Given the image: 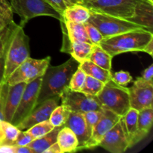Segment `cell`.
I'll return each instance as SVG.
<instances>
[{
	"label": "cell",
	"instance_id": "8",
	"mask_svg": "<svg viewBox=\"0 0 153 153\" xmlns=\"http://www.w3.org/2000/svg\"><path fill=\"white\" fill-rule=\"evenodd\" d=\"M51 57L43 59L28 58L11 73L6 83L8 85L25 82L30 83L44 74L46 68L50 64Z\"/></svg>",
	"mask_w": 153,
	"mask_h": 153
},
{
	"label": "cell",
	"instance_id": "21",
	"mask_svg": "<svg viewBox=\"0 0 153 153\" xmlns=\"http://www.w3.org/2000/svg\"><path fill=\"white\" fill-rule=\"evenodd\" d=\"M57 142L61 148V153L77 151L79 142L76 134L68 127L63 126L58 132Z\"/></svg>",
	"mask_w": 153,
	"mask_h": 153
},
{
	"label": "cell",
	"instance_id": "22",
	"mask_svg": "<svg viewBox=\"0 0 153 153\" xmlns=\"http://www.w3.org/2000/svg\"><path fill=\"white\" fill-rule=\"evenodd\" d=\"M91 10L81 4H73L68 6L62 13L64 19L76 23L85 24L88 22Z\"/></svg>",
	"mask_w": 153,
	"mask_h": 153
},
{
	"label": "cell",
	"instance_id": "43",
	"mask_svg": "<svg viewBox=\"0 0 153 153\" xmlns=\"http://www.w3.org/2000/svg\"><path fill=\"white\" fill-rule=\"evenodd\" d=\"M143 52H146V53L149 54V55L152 56L153 55V39H152V40L148 43V44L145 46Z\"/></svg>",
	"mask_w": 153,
	"mask_h": 153
},
{
	"label": "cell",
	"instance_id": "2",
	"mask_svg": "<svg viewBox=\"0 0 153 153\" xmlns=\"http://www.w3.org/2000/svg\"><path fill=\"white\" fill-rule=\"evenodd\" d=\"M153 39L152 32L145 29L134 30L103 38L100 46L112 57L129 52H143Z\"/></svg>",
	"mask_w": 153,
	"mask_h": 153
},
{
	"label": "cell",
	"instance_id": "4",
	"mask_svg": "<svg viewBox=\"0 0 153 153\" xmlns=\"http://www.w3.org/2000/svg\"><path fill=\"white\" fill-rule=\"evenodd\" d=\"M97 98L102 108L111 111L120 117H123L131 108L128 88L117 85L112 79L105 84Z\"/></svg>",
	"mask_w": 153,
	"mask_h": 153
},
{
	"label": "cell",
	"instance_id": "23",
	"mask_svg": "<svg viewBox=\"0 0 153 153\" xmlns=\"http://www.w3.org/2000/svg\"><path fill=\"white\" fill-rule=\"evenodd\" d=\"M79 68L83 70L85 74L88 76L95 78V79L104 82L105 84L107 83L109 80L111 79L112 73L111 70H105L89 60H85L80 63Z\"/></svg>",
	"mask_w": 153,
	"mask_h": 153
},
{
	"label": "cell",
	"instance_id": "42",
	"mask_svg": "<svg viewBox=\"0 0 153 153\" xmlns=\"http://www.w3.org/2000/svg\"><path fill=\"white\" fill-rule=\"evenodd\" d=\"M0 153H14V146L0 145Z\"/></svg>",
	"mask_w": 153,
	"mask_h": 153
},
{
	"label": "cell",
	"instance_id": "3",
	"mask_svg": "<svg viewBox=\"0 0 153 153\" xmlns=\"http://www.w3.org/2000/svg\"><path fill=\"white\" fill-rule=\"evenodd\" d=\"M29 57V37L25 34L23 27L15 24L10 31L6 47L3 82H6L11 73Z\"/></svg>",
	"mask_w": 153,
	"mask_h": 153
},
{
	"label": "cell",
	"instance_id": "9",
	"mask_svg": "<svg viewBox=\"0 0 153 153\" xmlns=\"http://www.w3.org/2000/svg\"><path fill=\"white\" fill-rule=\"evenodd\" d=\"M61 105L70 112L84 114L90 111L102 109L97 96H91L82 91H76L67 87L60 95Z\"/></svg>",
	"mask_w": 153,
	"mask_h": 153
},
{
	"label": "cell",
	"instance_id": "15",
	"mask_svg": "<svg viewBox=\"0 0 153 153\" xmlns=\"http://www.w3.org/2000/svg\"><path fill=\"white\" fill-rule=\"evenodd\" d=\"M121 117L116 114L113 111L103 108V113L101 118L94 127L91 136L87 142L85 149H93L98 146L105 134L119 122Z\"/></svg>",
	"mask_w": 153,
	"mask_h": 153
},
{
	"label": "cell",
	"instance_id": "18",
	"mask_svg": "<svg viewBox=\"0 0 153 153\" xmlns=\"http://www.w3.org/2000/svg\"><path fill=\"white\" fill-rule=\"evenodd\" d=\"M60 22L64 38L68 39L70 42H86L91 43L84 24L71 22L64 19L63 16H61Z\"/></svg>",
	"mask_w": 153,
	"mask_h": 153
},
{
	"label": "cell",
	"instance_id": "37",
	"mask_svg": "<svg viewBox=\"0 0 153 153\" xmlns=\"http://www.w3.org/2000/svg\"><path fill=\"white\" fill-rule=\"evenodd\" d=\"M33 140L34 138L26 131L19 130V134L13 143V146H28Z\"/></svg>",
	"mask_w": 153,
	"mask_h": 153
},
{
	"label": "cell",
	"instance_id": "14",
	"mask_svg": "<svg viewBox=\"0 0 153 153\" xmlns=\"http://www.w3.org/2000/svg\"><path fill=\"white\" fill-rule=\"evenodd\" d=\"M60 100L59 96H56L37 105L34 110L19 125L16 126V127L21 131H25L38 123L49 120L52 111L59 104Z\"/></svg>",
	"mask_w": 153,
	"mask_h": 153
},
{
	"label": "cell",
	"instance_id": "51",
	"mask_svg": "<svg viewBox=\"0 0 153 153\" xmlns=\"http://www.w3.org/2000/svg\"><path fill=\"white\" fill-rule=\"evenodd\" d=\"M8 1H10V0H8Z\"/></svg>",
	"mask_w": 153,
	"mask_h": 153
},
{
	"label": "cell",
	"instance_id": "35",
	"mask_svg": "<svg viewBox=\"0 0 153 153\" xmlns=\"http://www.w3.org/2000/svg\"><path fill=\"white\" fill-rule=\"evenodd\" d=\"M84 25H85V30H86L88 38L91 40V43L94 45L100 44V43L103 39V36L102 35L100 31L94 25L91 24L90 22H87Z\"/></svg>",
	"mask_w": 153,
	"mask_h": 153
},
{
	"label": "cell",
	"instance_id": "19",
	"mask_svg": "<svg viewBox=\"0 0 153 153\" xmlns=\"http://www.w3.org/2000/svg\"><path fill=\"white\" fill-rule=\"evenodd\" d=\"M94 44L86 42H70L68 39L63 37L61 52L70 54L71 57L79 63L88 60Z\"/></svg>",
	"mask_w": 153,
	"mask_h": 153
},
{
	"label": "cell",
	"instance_id": "49",
	"mask_svg": "<svg viewBox=\"0 0 153 153\" xmlns=\"http://www.w3.org/2000/svg\"><path fill=\"white\" fill-rule=\"evenodd\" d=\"M80 1H82V0H80ZM81 3V2H80Z\"/></svg>",
	"mask_w": 153,
	"mask_h": 153
},
{
	"label": "cell",
	"instance_id": "41",
	"mask_svg": "<svg viewBox=\"0 0 153 153\" xmlns=\"http://www.w3.org/2000/svg\"><path fill=\"white\" fill-rule=\"evenodd\" d=\"M43 153H61V148L58 145V142H55L53 144L51 145L49 147H48Z\"/></svg>",
	"mask_w": 153,
	"mask_h": 153
},
{
	"label": "cell",
	"instance_id": "32",
	"mask_svg": "<svg viewBox=\"0 0 153 153\" xmlns=\"http://www.w3.org/2000/svg\"><path fill=\"white\" fill-rule=\"evenodd\" d=\"M15 22L10 26L7 32L4 34L2 37L0 39V84L3 82L4 73V66H5V52L6 47H7V41H8L9 36H10V31L12 28L14 26Z\"/></svg>",
	"mask_w": 153,
	"mask_h": 153
},
{
	"label": "cell",
	"instance_id": "30",
	"mask_svg": "<svg viewBox=\"0 0 153 153\" xmlns=\"http://www.w3.org/2000/svg\"><path fill=\"white\" fill-rule=\"evenodd\" d=\"M105 86L104 82L91 76H86L85 84L82 89V92L91 96H97L102 90Z\"/></svg>",
	"mask_w": 153,
	"mask_h": 153
},
{
	"label": "cell",
	"instance_id": "5",
	"mask_svg": "<svg viewBox=\"0 0 153 153\" xmlns=\"http://www.w3.org/2000/svg\"><path fill=\"white\" fill-rule=\"evenodd\" d=\"M10 4L13 13L20 17L19 25L22 27L37 16H50L58 20L62 16L44 0H10Z\"/></svg>",
	"mask_w": 153,
	"mask_h": 153
},
{
	"label": "cell",
	"instance_id": "10",
	"mask_svg": "<svg viewBox=\"0 0 153 153\" xmlns=\"http://www.w3.org/2000/svg\"><path fill=\"white\" fill-rule=\"evenodd\" d=\"M43 76L27 84L22 93L20 102L15 111L11 123L17 126L37 106V97L41 85Z\"/></svg>",
	"mask_w": 153,
	"mask_h": 153
},
{
	"label": "cell",
	"instance_id": "1",
	"mask_svg": "<svg viewBox=\"0 0 153 153\" xmlns=\"http://www.w3.org/2000/svg\"><path fill=\"white\" fill-rule=\"evenodd\" d=\"M80 63L71 57L64 64L58 66L49 64L43 75L37 97V105L52 97L61 95L64 88L68 87L70 79Z\"/></svg>",
	"mask_w": 153,
	"mask_h": 153
},
{
	"label": "cell",
	"instance_id": "16",
	"mask_svg": "<svg viewBox=\"0 0 153 153\" xmlns=\"http://www.w3.org/2000/svg\"><path fill=\"white\" fill-rule=\"evenodd\" d=\"M64 126L70 128L76 134L79 142L77 151L85 149V146L89 140L90 135L88 132L83 114L70 112L68 120Z\"/></svg>",
	"mask_w": 153,
	"mask_h": 153
},
{
	"label": "cell",
	"instance_id": "20",
	"mask_svg": "<svg viewBox=\"0 0 153 153\" xmlns=\"http://www.w3.org/2000/svg\"><path fill=\"white\" fill-rule=\"evenodd\" d=\"M153 108H146L138 112L137 129L129 142V148L135 145L146 137L152 126Z\"/></svg>",
	"mask_w": 153,
	"mask_h": 153
},
{
	"label": "cell",
	"instance_id": "40",
	"mask_svg": "<svg viewBox=\"0 0 153 153\" xmlns=\"http://www.w3.org/2000/svg\"><path fill=\"white\" fill-rule=\"evenodd\" d=\"M14 153H35L28 146H14Z\"/></svg>",
	"mask_w": 153,
	"mask_h": 153
},
{
	"label": "cell",
	"instance_id": "33",
	"mask_svg": "<svg viewBox=\"0 0 153 153\" xmlns=\"http://www.w3.org/2000/svg\"><path fill=\"white\" fill-rule=\"evenodd\" d=\"M103 108L100 109V110L90 111L85 112V113L83 114L87 125V128H88V132L89 134L90 137L92 134L93 130H94L95 126L97 125L98 121L101 118Z\"/></svg>",
	"mask_w": 153,
	"mask_h": 153
},
{
	"label": "cell",
	"instance_id": "34",
	"mask_svg": "<svg viewBox=\"0 0 153 153\" xmlns=\"http://www.w3.org/2000/svg\"><path fill=\"white\" fill-rule=\"evenodd\" d=\"M86 76L87 75L83 70H81L80 68H78L72 76L68 87L73 91H81L85 84Z\"/></svg>",
	"mask_w": 153,
	"mask_h": 153
},
{
	"label": "cell",
	"instance_id": "38",
	"mask_svg": "<svg viewBox=\"0 0 153 153\" xmlns=\"http://www.w3.org/2000/svg\"><path fill=\"white\" fill-rule=\"evenodd\" d=\"M44 1L52 6L57 11L59 12L61 15L68 6L71 5L67 0H44Z\"/></svg>",
	"mask_w": 153,
	"mask_h": 153
},
{
	"label": "cell",
	"instance_id": "39",
	"mask_svg": "<svg viewBox=\"0 0 153 153\" xmlns=\"http://www.w3.org/2000/svg\"><path fill=\"white\" fill-rule=\"evenodd\" d=\"M152 76H153V65L152 64H151L149 67H148L147 68L144 70V72L143 73V75H142L141 77L146 81H153Z\"/></svg>",
	"mask_w": 153,
	"mask_h": 153
},
{
	"label": "cell",
	"instance_id": "7",
	"mask_svg": "<svg viewBox=\"0 0 153 153\" xmlns=\"http://www.w3.org/2000/svg\"><path fill=\"white\" fill-rule=\"evenodd\" d=\"M88 22L94 25L100 31L103 38L112 37L127 31L144 29L140 25L127 19L91 10Z\"/></svg>",
	"mask_w": 153,
	"mask_h": 153
},
{
	"label": "cell",
	"instance_id": "27",
	"mask_svg": "<svg viewBox=\"0 0 153 153\" xmlns=\"http://www.w3.org/2000/svg\"><path fill=\"white\" fill-rule=\"evenodd\" d=\"M138 112L137 110L131 108L123 117H121V120L123 124V128L128 137V143L137 131Z\"/></svg>",
	"mask_w": 153,
	"mask_h": 153
},
{
	"label": "cell",
	"instance_id": "47",
	"mask_svg": "<svg viewBox=\"0 0 153 153\" xmlns=\"http://www.w3.org/2000/svg\"><path fill=\"white\" fill-rule=\"evenodd\" d=\"M0 120H3V116H2V112L0 114Z\"/></svg>",
	"mask_w": 153,
	"mask_h": 153
},
{
	"label": "cell",
	"instance_id": "46",
	"mask_svg": "<svg viewBox=\"0 0 153 153\" xmlns=\"http://www.w3.org/2000/svg\"><path fill=\"white\" fill-rule=\"evenodd\" d=\"M69 1L70 4H80V0H67Z\"/></svg>",
	"mask_w": 153,
	"mask_h": 153
},
{
	"label": "cell",
	"instance_id": "36",
	"mask_svg": "<svg viewBox=\"0 0 153 153\" xmlns=\"http://www.w3.org/2000/svg\"><path fill=\"white\" fill-rule=\"evenodd\" d=\"M111 79L115 83L121 86H126L133 80L131 74L128 72L126 71H119L114 74L112 73Z\"/></svg>",
	"mask_w": 153,
	"mask_h": 153
},
{
	"label": "cell",
	"instance_id": "13",
	"mask_svg": "<svg viewBox=\"0 0 153 153\" xmlns=\"http://www.w3.org/2000/svg\"><path fill=\"white\" fill-rule=\"evenodd\" d=\"M27 83L21 82L8 85L4 82L2 87V116L4 120L11 122L15 111L20 102Z\"/></svg>",
	"mask_w": 153,
	"mask_h": 153
},
{
	"label": "cell",
	"instance_id": "24",
	"mask_svg": "<svg viewBox=\"0 0 153 153\" xmlns=\"http://www.w3.org/2000/svg\"><path fill=\"white\" fill-rule=\"evenodd\" d=\"M61 127L62 126L55 127L50 132L38 138L34 139L28 146L34 150L35 153H43L48 147L57 142V137Z\"/></svg>",
	"mask_w": 153,
	"mask_h": 153
},
{
	"label": "cell",
	"instance_id": "31",
	"mask_svg": "<svg viewBox=\"0 0 153 153\" xmlns=\"http://www.w3.org/2000/svg\"><path fill=\"white\" fill-rule=\"evenodd\" d=\"M55 127L50 123L49 120L43 121L32 126L25 131L31 136L34 139L38 138L45 135L47 133L50 132Z\"/></svg>",
	"mask_w": 153,
	"mask_h": 153
},
{
	"label": "cell",
	"instance_id": "48",
	"mask_svg": "<svg viewBox=\"0 0 153 153\" xmlns=\"http://www.w3.org/2000/svg\"><path fill=\"white\" fill-rule=\"evenodd\" d=\"M149 1H151V2H152V3H153V1H151V0H149Z\"/></svg>",
	"mask_w": 153,
	"mask_h": 153
},
{
	"label": "cell",
	"instance_id": "6",
	"mask_svg": "<svg viewBox=\"0 0 153 153\" xmlns=\"http://www.w3.org/2000/svg\"><path fill=\"white\" fill-rule=\"evenodd\" d=\"M142 0H82L80 4L90 10L128 19L134 15Z\"/></svg>",
	"mask_w": 153,
	"mask_h": 153
},
{
	"label": "cell",
	"instance_id": "45",
	"mask_svg": "<svg viewBox=\"0 0 153 153\" xmlns=\"http://www.w3.org/2000/svg\"><path fill=\"white\" fill-rule=\"evenodd\" d=\"M13 24H12V25H13ZM10 25H9V26H7V27H4V28H3V27H0V39H1V37L4 36V34L7 32V31L8 30V28H10Z\"/></svg>",
	"mask_w": 153,
	"mask_h": 153
},
{
	"label": "cell",
	"instance_id": "26",
	"mask_svg": "<svg viewBox=\"0 0 153 153\" xmlns=\"http://www.w3.org/2000/svg\"><path fill=\"white\" fill-rule=\"evenodd\" d=\"M19 129L11 123L0 120V145H13Z\"/></svg>",
	"mask_w": 153,
	"mask_h": 153
},
{
	"label": "cell",
	"instance_id": "25",
	"mask_svg": "<svg viewBox=\"0 0 153 153\" xmlns=\"http://www.w3.org/2000/svg\"><path fill=\"white\" fill-rule=\"evenodd\" d=\"M112 58L113 57L104 50L100 45H94L88 60L105 70H111Z\"/></svg>",
	"mask_w": 153,
	"mask_h": 153
},
{
	"label": "cell",
	"instance_id": "44",
	"mask_svg": "<svg viewBox=\"0 0 153 153\" xmlns=\"http://www.w3.org/2000/svg\"><path fill=\"white\" fill-rule=\"evenodd\" d=\"M4 82H2L0 84V114L2 112V87Z\"/></svg>",
	"mask_w": 153,
	"mask_h": 153
},
{
	"label": "cell",
	"instance_id": "12",
	"mask_svg": "<svg viewBox=\"0 0 153 153\" xmlns=\"http://www.w3.org/2000/svg\"><path fill=\"white\" fill-rule=\"evenodd\" d=\"M98 146L111 153H123L129 148L128 137L123 128L121 118L119 122L105 134Z\"/></svg>",
	"mask_w": 153,
	"mask_h": 153
},
{
	"label": "cell",
	"instance_id": "17",
	"mask_svg": "<svg viewBox=\"0 0 153 153\" xmlns=\"http://www.w3.org/2000/svg\"><path fill=\"white\" fill-rule=\"evenodd\" d=\"M149 0H142L137 4L134 15L127 20L137 24L144 29L152 32L153 6Z\"/></svg>",
	"mask_w": 153,
	"mask_h": 153
},
{
	"label": "cell",
	"instance_id": "11",
	"mask_svg": "<svg viewBox=\"0 0 153 153\" xmlns=\"http://www.w3.org/2000/svg\"><path fill=\"white\" fill-rule=\"evenodd\" d=\"M130 107L138 111L152 107L153 81H146L138 77L133 82V85L128 88Z\"/></svg>",
	"mask_w": 153,
	"mask_h": 153
},
{
	"label": "cell",
	"instance_id": "28",
	"mask_svg": "<svg viewBox=\"0 0 153 153\" xmlns=\"http://www.w3.org/2000/svg\"><path fill=\"white\" fill-rule=\"evenodd\" d=\"M70 111L64 105H58L51 114L49 121L54 127L63 126L68 120Z\"/></svg>",
	"mask_w": 153,
	"mask_h": 153
},
{
	"label": "cell",
	"instance_id": "29",
	"mask_svg": "<svg viewBox=\"0 0 153 153\" xmlns=\"http://www.w3.org/2000/svg\"><path fill=\"white\" fill-rule=\"evenodd\" d=\"M13 12L8 0H0V27H7L14 23Z\"/></svg>",
	"mask_w": 153,
	"mask_h": 153
},
{
	"label": "cell",
	"instance_id": "50",
	"mask_svg": "<svg viewBox=\"0 0 153 153\" xmlns=\"http://www.w3.org/2000/svg\"><path fill=\"white\" fill-rule=\"evenodd\" d=\"M151 1H152V0H151Z\"/></svg>",
	"mask_w": 153,
	"mask_h": 153
}]
</instances>
